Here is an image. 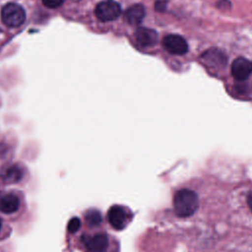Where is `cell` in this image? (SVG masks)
Returning a JSON list of instances; mask_svg holds the SVG:
<instances>
[{"instance_id": "1", "label": "cell", "mask_w": 252, "mask_h": 252, "mask_svg": "<svg viewBox=\"0 0 252 252\" xmlns=\"http://www.w3.org/2000/svg\"><path fill=\"white\" fill-rule=\"evenodd\" d=\"M198 206V196L192 190H178L173 197L174 212L180 218H187L192 216L197 211Z\"/></svg>"}, {"instance_id": "2", "label": "cell", "mask_w": 252, "mask_h": 252, "mask_svg": "<svg viewBox=\"0 0 252 252\" xmlns=\"http://www.w3.org/2000/svg\"><path fill=\"white\" fill-rule=\"evenodd\" d=\"M1 20L9 28H17L26 20V12L16 3H7L1 9Z\"/></svg>"}, {"instance_id": "3", "label": "cell", "mask_w": 252, "mask_h": 252, "mask_svg": "<svg viewBox=\"0 0 252 252\" xmlns=\"http://www.w3.org/2000/svg\"><path fill=\"white\" fill-rule=\"evenodd\" d=\"M94 14L101 22L114 21L120 17L121 7L114 0H104L95 6Z\"/></svg>"}, {"instance_id": "4", "label": "cell", "mask_w": 252, "mask_h": 252, "mask_svg": "<svg viewBox=\"0 0 252 252\" xmlns=\"http://www.w3.org/2000/svg\"><path fill=\"white\" fill-rule=\"evenodd\" d=\"M163 47L171 54L182 55L188 51L186 40L178 34H168L162 39Z\"/></svg>"}, {"instance_id": "5", "label": "cell", "mask_w": 252, "mask_h": 252, "mask_svg": "<svg viewBox=\"0 0 252 252\" xmlns=\"http://www.w3.org/2000/svg\"><path fill=\"white\" fill-rule=\"evenodd\" d=\"M82 241L89 252H106L108 248V237L103 233L94 235H84Z\"/></svg>"}, {"instance_id": "6", "label": "cell", "mask_w": 252, "mask_h": 252, "mask_svg": "<svg viewBox=\"0 0 252 252\" xmlns=\"http://www.w3.org/2000/svg\"><path fill=\"white\" fill-rule=\"evenodd\" d=\"M107 220L113 228L120 230L126 226L129 217L123 207L114 205L107 212Z\"/></svg>"}, {"instance_id": "7", "label": "cell", "mask_w": 252, "mask_h": 252, "mask_svg": "<svg viewBox=\"0 0 252 252\" xmlns=\"http://www.w3.org/2000/svg\"><path fill=\"white\" fill-rule=\"evenodd\" d=\"M231 74L238 81L247 79L252 74V62L243 57L236 58L231 64Z\"/></svg>"}, {"instance_id": "8", "label": "cell", "mask_w": 252, "mask_h": 252, "mask_svg": "<svg viewBox=\"0 0 252 252\" xmlns=\"http://www.w3.org/2000/svg\"><path fill=\"white\" fill-rule=\"evenodd\" d=\"M137 42L145 47H151L158 42V33L155 30L149 28H139L135 32Z\"/></svg>"}, {"instance_id": "9", "label": "cell", "mask_w": 252, "mask_h": 252, "mask_svg": "<svg viewBox=\"0 0 252 252\" xmlns=\"http://www.w3.org/2000/svg\"><path fill=\"white\" fill-rule=\"evenodd\" d=\"M202 59L204 64L209 67H223L226 63L225 55L219 49L211 48L203 53Z\"/></svg>"}, {"instance_id": "10", "label": "cell", "mask_w": 252, "mask_h": 252, "mask_svg": "<svg viewBox=\"0 0 252 252\" xmlns=\"http://www.w3.org/2000/svg\"><path fill=\"white\" fill-rule=\"evenodd\" d=\"M145 17V8L141 4H134L130 6L125 14L124 19L129 25H138L140 24Z\"/></svg>"}, {"instance_id": "11", "label": "cell", "mask_w": 252, "mask_h": 252, "mask_svg": "<svg viewBox=\"0 0 252 252\" xmlns=\"http://www.w3.org/2000/svg\"><path fill=\"white\" fill-rule=\"evenodd\" d=\"M20 206V200L15 194H6L0 198V212L4 214L15 213Z\"/></svg>"}, {"instance_id": "12", "label": "cell", "mask_w": 252, "mask_h": 252, "mask_svg": "<svg viewBox=\"0 0 252 252\" xmlns=\"http://www.w3.org/2000/svg\"><path fill=\"white\" fill-rule=\"evenodd\" d=\"M85 220L89 225L95 226L101 222V215L97 210L91 209L86 213Z\"/></svg>"}, {"instance_id": "13", "label": "cell", "mask_w": 252, "mask_h": 252, "mask_svg": "<svg viewBox=\"0 0 252 252\" xmlns=\"http://www.w3.org/2000/svg\"><path fill=\"white\" fill-rule=\"evenodd\" d=\"M22 175L23 169L19 165H13L7 170L5 174V179L9 182H16L22 178Z\"/></svg>"}, {"instance_id": "14", "label": "cell", "mask_w": 252, "mask_h": 252, "mask_svg": "<svg viewBox=\"0 0 252 252\" xmlns=\"http://www.w3.org/2000/svg\"><path fill=\"white\" fill-rule=\"evenodd\" d=\"M81 227V220L79 218H72L67 225V229L70 233H74L76 231L79 230V228Z\"/></svg>"}, {"instance_id": "15", "label": "cell", "mask_w": 252, "mask_h": 252, "mask_svg": "<svg viewBox=\"0 0 252 252\" xmlns=\"http://www.w3.org/2000/svg\"><path fill=\"white\" fill-rule=\"evenodd\" d=\"M64 1L65 0H42V4L47 8L55 9V8L61 6Z\"/></svg>"}, {"instance_id": "16", "label": "cell", "mask_w": 252, "mask_h": 252, "mask_svg": "<svg viewBox=\"0 0 252 252\" xmlns=\"http://www.w3.org/2000/svg\"><path fill=\"white\" fill-rule=\"evenodd\" d=\"M155 7L158 11H164L166 9V1L165 0H157Z\"/></svg>"}, {"instance_id": "17", "label": "cell", "mask_w": 252, "mask_h": 252, "mask_svg": "<svg viewBox=\"0 0 252 252\" xmlns=\"http://www.w3.org/2000/svg\"><path fill=\"white\" fill-rule=\"evenodd\" d=\"M248 205H249V207H250V210H251V212H252V192H250V194L248 195Z\"/></svg>"}, {"instance_id": "18", "label": "cell", "mask_w": 252, "mask_h": 252, "mask_svg": "<svg viewBox=\"0 0 252 252\" xmlns=\"http://www.w3.org/2000/svg\"><path fill=\"white\" fill-rule=\"evenodd\" d=\"M1 224H2V223H1V220H0V228H1Z\"/></svg>"}]
</instances>
